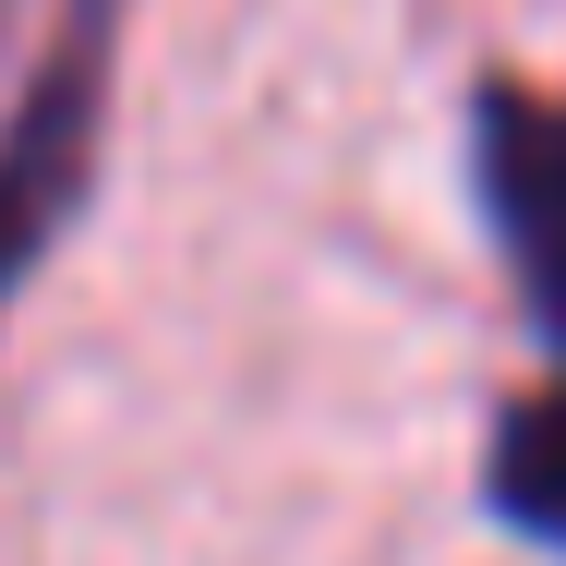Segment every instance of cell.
Returning a JSON list of instances; mask_svg holds the SVG:
<instances>
[{"instance_id":"cell-1","label":"cell","mask_w":566,"mask_h":566,"mask_svg":"<svg viewBox=\"0 0 566 566\" xmlns=\"http://www.w3.org/2000/svg\"><path fill=\"white\" fill-rule=\"evenodd\" d=\"M482 206L518 265L531 326L566 349V97H531V85L482 97Z\"/></svg>"},{"instance_id":"cell-2","label":"cell","mask_w":566,"mask_h":566,"mask_svg":"<svg viewBox=\"0 0 566 566\" xmlns=\"http://www.w3.org/2000/svg\"><path fill=\"white\" fill-rule=\"evenodd\" d=\"M85 169H97V49L49 61V85L24 97L12 145H0V314H12L24 265L61 241V218L85 206Z\"/></svg>"},{"instance_id":"cell-3","label":"cell","mask_w":566,"mask_h":566,"mask_svg":"<svg viewBox=\"0 0 566 566\" xmlns=\"http://www.w3.org/2000/svg\"><path fill=\"white\" fill-rule=\"evenodd\" d=\"M494 518H518L531 543L566 555V386L494 422Z\"/></svg>"}]
</instances>
